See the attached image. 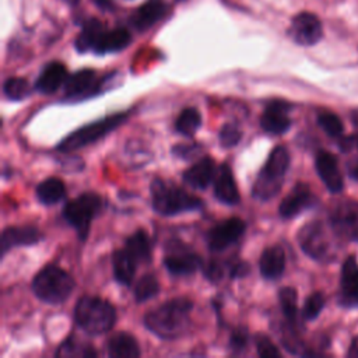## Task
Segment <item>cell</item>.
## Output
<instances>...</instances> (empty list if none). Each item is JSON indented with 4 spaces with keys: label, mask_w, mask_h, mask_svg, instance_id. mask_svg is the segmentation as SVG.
I'll list each match as a JSON object with an SVG mask.
<instances>
[{
    "label": "cell",
    "mask_w": 358,
    "mask_h": 358,
    "mask_svg": "<svg viewBox=\"0 0 358 358\" xmlns=\"http://www.w3.org/2000/svg\"><path fill=\"white\" fill-rule=\"evenodd\" d=\"M192 306L193 303L187 298L166 301L145 315L144 324L162 340L178 338L189 329Z\"/></svg>",
    "instance_id": "cell-1"
},
{
    "label": "cell",
    "mask_w": 358,
    "mask_h": 358,
    "mask_svg": "<svg viewBox=\"0 0 358 358\" xmlns=\"http://www.w3.org/2000/svg\"><path fill=\"white\" fill-rule=\"evenodd\" d=\"M74 319L81 330L90 336L109 331L116 322V310L99 296H81L74 308Z\"/></svg>",
    "instance_id": "cell-2"
},
{
    "label": "cell",
    "mask_w": 358,
    "mask_h": 358,
    "mask_svg": "<svg viewBox=\"0 0 358 358\" xmlns=\"http://www.w3.org/2000/svg\"><path fill=\"white\" fill-rule=\"evenodd\" d=\"M150 192L152 208L161 215H175L185 211H193L203 206V200L197 196L159 178H155L151 182Z\"/></svg>",
    "instance_id": "cell-3"
},
{
    "label": "cell",
    "mask_w": 358,
    "mask_h": 358,
    "mask_svg": "<svg viewBox=\"0 0 358 358\" xmlns=\"http://www.w3.org/2000/svg\"><path fill=\"white\" fill-rule=\"evenodd\" d=\"M32 291L46 303H62L74 289L73 277L55 264L43 266L32 278Z\"/></svg>",
    "instance_id": "cell-4"
},
{
    "label": "cell",
    "mask_w": 358,
    "mask_h": 358,
    "mask_svg": "<svg viewBox=\"0 0 358 358\" xmlns=\"http://www.w3.org/2000/svg\"><path fill=\"white\" fill-rule=\"evenodd\" d=\"M289 166V152L284 145H275L259 172L253 185V197L259 200L273 199L282 186L284 175Z\"/></svg>",
    "instance_id": "cell-5"
},
{
    "label": "cell",
    "mask_w": 358,
    "mask_h": 358,
    "mask_svg": "<svg viewBox=\"0 0 358 358\" xmlns=\"http://www.w3.org/2000/svg\"><path fill=\"white\" fill-rule=\"evenodd\" d=\"M102 199L96 193H83L69 201L63 208L64 220L77 231L81 241L90 232L91 221L101 213Z\"/></svg>",
    "instance_id": "cell-6"
},
{
    "label": "cell",
    "mask_w": 358,
    "mask_h": 358,
    "mask_svg": "<svg viewBox=\"0 0 358 358\" xmlns=\"http://www.w3.org/2000/svg\"><path fill=\"white\" fill-rule=\"evenodd\" d=\"M126 119H127L126 113H116V115L99 119L96 122L88 123L80 127L78 130L73 131L67 137H64L57 144V150L67 152V151H74L88 144H92L99 138L105 137L109 131L115 130L117 126H120Z\"/></svg>",
    "instance_id": "cell-7"
},
{
    "label": "cell",
    "mask_w": 358,
    "mask_h": 358,
    "mask_svg": "<svg viewBox=\"0 0 358 358\" xmlns=\"http://www.w3.org/2000/svg\"><path fill=\"white\" fill-rule=\"evenodd\" d=\"M298 242L301 249L315 260H324L330 257L331 239L323 222L310 221L305 224L298 232Z\"/></svg>",
    "instance_id": "cell-8"
},
{
    "label": "cell",
    "mask_w": 358,
    "mask_h": 358,
    "mask_svg": "<svg viewBox=\"0 0 358 358\" xmlns=\"http://www.w3.org/2000/svg\"><path fill=\"white\" fill-rule=\"evenodd\" d=\"M166 255L164 257L165 268L173 275L193 274L201 266L200 256L193 252L182 241L172 239L166 243Z\"/></svg>",
    "instance_id": "cell-9"
},
{
    "label": "cell",
    "mask_w": 358,
    "mask_h": 358,
    "mask_svg": "<svg viewBox=\"0 0 358 358\" xmlns=\"http://www.w3.org/2000/svg\"><path fill=\"white\" fill-rule=\"evenodd\" d=\"M331 228L337 235L358 242V203L345 200L331 211Z\"/></svg>",
    "instance_id": "cell-10"
},
{
    "label": "cell",
    "mask_w": 358,
    "mask_h": 358,
    "mask_svg": "<svg viewBox=\"0 0 358 358\" xmlns=\"http://www.w3.org/2000/svg\"><path fill=\"white\" fill-rule=\"evenodd\" d=\"M288 34L298 45L310 46L320 41L323 35V28L320 20L315 14L305 11L296 14L292 18Z\"/></svg>",
    "instance_id": "cell-11"
},
{
    "label": "cell",
    "mask_w": 358,
    "mask_h": 358,
    "mask_svg": "<svg viewBox=\"0 0 358 358\" xmlns=\"http://www.w3.org/2000/svg\"><path fill=\"white\" fill-rule=\"evenodd\" d=\"M246 229V224L239 217H231L214 228H211L207 234L208 248L214 252H220L235 243Z\"/></svg>",
    "instance_id": "cell-12"
},
{
    "label": "cell",
    "mask_w": 358,
    "mask_h": 358,
    "mask_svg": "<svg viewBox=\"0 0 358 358\" xmlns=\"http://www.w3.org/2000/svg\"><path fill=\"white\" fill-rule=\"evenodd\" d=\"M99 90L96 74L91 69H83L69 76L64 83V95L67 99H87Z\"/></svg>",
    "instance_id": "cell-13"
},
{
    "label": "cell",
    "mask_w": 358,
    "mask_h": 358,
    "mask_svg": "<svg viewBox=\"0 0 358 358\" xmlns=\"http://www.w3.org/2000/svg\"><path fill=\"white\" fill-rule=\"evenodd\" d=\"M313 204L315 196L312 194L309 186L306 183H296L280 203L278 214L282 218H294Z\"/></svg>",
    "instance_id": "cell-14"
},
{
    "label": "cell",
    "mask_w": 358,
    "mask_h": 358,
    "mask_svg": "<svg viewBox=\"0 0 358 358\" xmlns=\"http://www.w3.org/2000/svg\"><path fill=\"white\" fill-rule=\"evenodd\" d=\"M291 105L284 101L270 102L260 116V126L270 134H282L291 127V119L288 116Z\"/></svg>",
    "instance_id": "cell-15"
},
{
    "label": "cell",
    "mask_w": 358,
    "mask_h": 358,
    "mask_svg": "<svg viewBox=\"0 0 358 358\" xmlns=\"http://www.w3.org/2000/svg\"><path fill=\"white\" fill-rule=\"evenodd\" d=\"M340 303L345 308L358 306V262L348 256L343 263L340 281Z\"/></svg>",
    "instance_id": "cell-16"
},
{
    "label": "cell",
    "mask_w": 358,
    "mask_h": 358,
    "mask_svg": "<svg viewBox=\"0 0 358 358\" xmlns=\"http://www.w3.org/2000/svg\"><path fill=\"white\" fill-rule=\"evenodd\" d=\"M315 166L322 182L331 193H338L343 190L344 180L338 169L337 159L333 154L327 151H319L315 159Z\"/></svg>",
    "instance_id": "cell-17"
},
{
    "label": "cell",
    "mask_w": 358,
    "mask_h": 358,
    "mask_svg": "<svg viewBox=\"0 0 358 358\" xmlns=\"http://www.w3.org/2000/svg\"><path fill=\"white\" fill-rule=\"evenodd\" d=\"M42 239H43L42 232L35 227H31V225L8 227L1 232V242H0L1 256H4L7 250H10L11 248L35 245Z\"/></svg>",
    "instance_id": "cell-18"
},
{
    "label": "cell",
    "mask_w": 358,
    "mask_h": 358,
    "mask_svg": "<svg viewBox=\"0 0 358 358\" xmlns=\"http://www.w3.org/2000/svg\"><path fill=\"white\" fill-rule=\"evenodd\" d=\"M214 196L221 203L229 204V206L236 204L241 199L232 171L227 164H222L218 168L215 180H214Z\"/></svg>",
    "instance_id": "cell-19"
},
{
    "label": "cell",
    "mask_w": 358,
    "mask_h": 358,
    "mask_svg": "<svg viewBox=\"0 0 358 358\" xmlns=\"http://www.w3.org/2000/svg\"><path fill=\"white\" fill-rule=\"evenodd\" d=\"M66 66L60 62H50L41 71L35 83V88L42 94H53L66 83Z\"/></svg>",
    "instance_id": "cell-20"
},
{
    "label": "cell",
    "mask_w": 358,
    "mask_h": 358,
    "mask_svg": "<svg viewBox=\"0 0 358 358\" xmlns=\"http://www.w3.org/2000/svg\"><path fill=\"white\" fill-rule=\"evenodd\" d=\"M259 268L264 278L277 280L282 275L285 268V253L281 246L267 248L259 260Z\"/></svg>",
    "instance_id": "cell-21"
},
{
    "label": "cell",
    "mask_w": 358,
    "mask_h": 358,
    "mask_svg": "<svg viewBox=\"0 0 358 358\" xmlns=\"http://www.w3.org/2000/svg\"><path fill=\"white\" fill-rule=\"evenodd\" d=\"M214 172V161L208 157H204L183 172V180L194 189H206L211 183Z\"/></svg>",
    "instance_id": "cell-22"
},
{
    "label": "cell",
    "mask_w": 358,
    "mask_h": 358,
    "mask_svg": "<svg viewBox=\"0 0 358 358\" xmlns=\"http://www.w3.org/2000/svg\"><path fill=\"white\" fill-rule=\"evenodd\" d=\"M108 354L113 358H136L140 355V348L136 338L129 333H115L106 343Z\"/></svg>",
    "instance_id": "cell-23"
},
{
    "label": "cell",
    "mask_w": 358,
    "mask_h": 358,
    "mask_svg": "<svg viewBox=\"0 0 358 358\" xmlns=\"http://www.w3.org/2000/svg\"><path fill=\"white\" fill-rule=\"evenodd\" d=\"M136 260L126 249H117L112 255V267L115 280L122 285H130L136 274Z\"/></svg>",
    "instance_id": "cell-24"
},
{
    "label": "cell",
    "mask_w": 358,
    "mask_h": 358,
    "mask_svg": "<svg viewBox=\"0 0 358 358\" xmlns=\"http://www.w3.org/2000/svg\"><path fill=\"white\" fill-rule=\"evenodd\" d=\"M165 13L166 4L162 0H150L137 8L133 15V24L138 29H147L159 21Z\"/></svg>",
    "instance_id": "cell-25"
},
{
    "label": "cell",
    "mask_w": 358,
    "mask_h": 358,
    "mask_svg": "<svg viewBox=\"0 0 358 358\" xmlns=\"http://www.w3.org/2000/svg\"><path fill=\"white\" fill-rule=\"evenodd\" d=\"M131 41L130 32L124 28H116L112 31H105L98 41L94 52L98 55H103L108 52H117L124 49Z\"/></svg>",
    "instance_id": "cell-26"
},
{
    "label": "cell",
    "mask_w": 358,
    "mask_h": 358,
    "mask_svg": "<svg viewBox=\"0 0 358 358\" xmlns=\"http://www.w3.org/2000/svg\"><path fill=\"white\" fill-rule=\"evenodd\" d=\"M124 249L136 260V263H145L151 259V241L147 232L143 229L136 231L126 239Z\"/></svg>",
    "instance_id": "cell-27"
},
{
    "label": "cell",
    "mask_w": 358,
    "mask_h": 358,
    "mask_svg": "<svg viewBox=\"0 0 358 358\" xmlns=\"http://www.w3.org/2000/svg\"><path fill=\"white\" fill-rule=\"evenodd\" d=\"M35 193L42 204L52 206L66 197V186L59 178H48L36 186Z\"/></svg>",
    "instance_id": "cell-28"
},
{
    "label": "cell",
    "mask_w": 358,
    "mask_h": 358,
    "mask_svg": "<svg viewBox=\"0 0 358 358\" xmlns=\"http://www.w3.org/2000/svg\"><path fill=\"white\" fill-rule=\"evenodd\" d=\"M105 27L101 21L92 18L90 21H87L80 32V35L76 39V49L78 52H87V50H92L95 49L98 41L101 39L102 34L105 32Z\"/></svg>",
    "instance_id": "cell-29"
},
{
    "label": "cell",
    "mask_w": 358,
    "mask_h": 358,
    "mask_svg": "<svg viewBox=\"0 0 358 358\" xmlns=\"http://www.w3.org/2000/svg\"><path fill=\"white\" fill-rule=\"evenodd\" d=\"M176 130L183 136H193L201 126V116L196 108H186L176 119Z\"/></svg>",
    "instance_id": "cell-30"
},
{
    "label": "cell",
    "mask_w": 358,
    "mask_h": 358,
    "mask_svg": "<svg viewBox=\"0 0 358 358\" xmlns=\"http://www.w3.org/2000/svg\"><path fill=\"white\" fill-rule=\"evenodd\" d=\"M278 299L281 305V310L285 316V319L291 323L295 324L298 319V295L296 291L292 287H282L278 291Z\"/></svg>",
    "instance_id": "cell-31"
},
{
    "label": "cell",
    "mask_w": 358,
    "mask_h": 358,
    "mask_svg": "<svg viewBox=\"0 0 358 358\" xmlns=\"http://www.w3.org/2000/svg\"><path fill=\"white\" fill-rule=\"evenodd\" d=\"M3 92L10 101H22L31 94V85L25 78L10 77L3 85Z\"/></svg>",
    "instance_id": "cell-32"
},
{
    "label": "cell",
    "mask_w": 358,
    "mask_h": 358,
    "mask_svg": "<svg viewBox=\"0 0 358 358\" xmlns=\"http://www.w3.org/2000/svg\"><path fill=\"white\" fill-rule=\"evenodd\" d=\"M159 291L158 280L154 274H144L136 284L134 298L137 302H144L154 298Z\"/></svg>",
    "instance_id": "cell-33"
},
{
    "label": "cell",
    "mask_w": 358,
    "mask_h": 358,
    "mask_svg": "<svg viewBox=\"0 0 358 358\" xmlns=\"http://www.w3.org/2000/svg\"><path fill=\"white\" fill-rule=\"evenodd\" d=\"M317 123L329 136L337 137L343 134V130H344L343 122L337 115L331 112H320L317 115Z\"/></svg>",
    "instance_id": "cell-34"
},
{
    "label": "cell",
    "mask_w": 358,
    "mask_h": 358,
    "mask_svg": "<svg viewBox=\"0 0 358 358\" xmlns=\"http://www.w3.org/2000/svg\"><path fill=\"white\" fill-rule=\"evenodd\" d=\"M324 306V296L322 292H313L309 295L305 301L303 309H302V316L308 320H313L319 316Z\"/></svg>",
    "instance_id": "cell-35"
},
{
    "label": "cell",
    "mask_w": 358,
    "mask_h": 358,
    "mask_svg": "<svg viewBox=\"0 0 358 358\" xmlns=\"http://www.w3.org/2000/svg\"><path fill=\"white\" fill-rule=\"evenodd\" d=\"M218 138L222 147H235L242 138V131L236 123H225L220 130Z\"/></svg>",
    "instance_id": "cell-36"
},
{
    "label": "cell",
    "mask_w": 358,
    "mask_h": 358,
    "mask_svg": "<svg viewBox=\"0 0 358 358\" xmlns=\"http://www.w3.org/2000/svg\"><path fill=\"white\" fill-rule=\"evenodd\" d=\"M255 343H256V350L257 354L260 357H266V358H271V357H280V351L275 347V344L264 334H256L255 337Z\"/></svg>",
    "instance_id": "cell-37"
},
{
    "label": "cell",
    "mask_w": 358,
    "mask_h": 358,
    "mask_svg": "<svg viewBox=\"0 0 358 358\" xmlns=\"http://www.w3.org/2000/svg\"><path fill=\"white\" fill-rule=\"evenodd\" d=\"M249 343V333L245 327H238L236 330L232 331L231 338H229V347L235 351L239 352L248 347Z\"/></svg>",
    "instance_id": "cell-38"
},
{
    "label": "cell",
    "mask_w": 358,
    "mask_h": 358,
    "mask_svg": "<svg viewBox=\"0 0 358 358\" xmlns=\"http://www.w3.org/2000/svg\"><path fill=\"white\" fill-rule=\"evenodd\" d=\"M203 271H204V275H206L210 281L217 282V281H220V280L222 278V275H224V266H222L220 262H217V260H210V262L204 266Z\"/></svg>",
    "instance_id": "cell-39"
},
{
    "label": "cell",
    "mask_w": 358,
    "mask_h": 358,
    "mask_svg": "<svg viewBox=\"0 0 358 358\" xmlns=\"http://www.w3.org/2000/svg\"><path fill=\"white\" fill-rule=\"evenodd\" d=\"M199 145L196 144H192V145H183V144H178L175 148H173V152L182 158H192V155L197 154L199 152Z\"/></svg>",
    "instance_id": "cell-40"
},
{
    "label": "cell",
    "mask_w": 358,
    "mask_h": 358,
    "mask_svg": "<svg viewBox=\"0 0 358 358\" xmlns=\"http://www.w3.org/2000/svg\"><path fill=\"white\" fill-rule=\"evenodd\" d=\"M248 273H249V264L245 263V262H239V263L232 266V268L229 271V277L232 280H236V278L245 277Z\"/></svg>",
    "instance_id": "cell-41"
},
{
    "label": "cell",
    "mask_w": 358,
    "mask_h": 358,
    "mask_svg": "<svg viewBox=\"0 0 358 358\" xmlns=\"http://www.w3.org/2000/svg\"><path fill=\"white\" fill-rule=\"evenodd\" d=\"M348 357L358 358V336L351 341V345H350V350H348Z\"/></svg>",
    "instance_id": "cell-42"
},
{
    "label": "cell",
    "mask_w": 358,
    "mask_h": 358,
    "mask_svg": "<svg viewBox=\"0 0 358 358\" xmlns=\"http://www.w3.org/2000/svg\"><path fill=\"white\" fill-rule=\"evenodd\" d=\"M350 175L358 180V162H355L351 168H350Z\"/></svg>",
    "instance_id": "cell-43"
},
{
    "label": "cell",
    "mask_w": 358,
    "mask_h": 358,
    "mask_svg": "<svg viewBox=\"0 0 358 358\" xmlns=\"http://www.w3.org/2000/svg\"><path fill=\"white\" fill-rule=\"evenodd\" d=\"M94 1L98 4V7H108L110 4V0H94Z\"/></svg>",
    "instance_id": "cell-44"
},
{
    "label": "cell",
    "mask_w": 358,
    "mask_h": 358,
    "mask_svg": "<svg viewBox=\"0 0 358 358\" xmlns=\"http://www.w3.org/2000/svg\"><path fill=\"white\" fill-rule=\"evenodd\" d=\"M357 145H358V138H357Z\"/></svg>",
    "instance_id": "cell-45"
},
{
    "label": "cell",
    "mask_w": 358,
    "mask_h": 358,
    "mask_svg": "<svg viewBox=\"0 0 358 358\" xmlns=\"http://www.w3.org/2000/svg\"><path fill=\"white\" fill-rule=\"evenodd\" d=\"M74 1H76V0H74Z\"/></svg>",
    "instance_id": "cell-46"
}]
</instances>
